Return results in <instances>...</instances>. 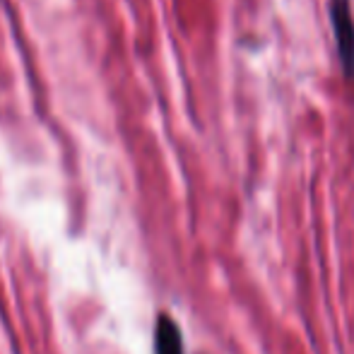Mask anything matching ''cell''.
I'll list each match as a JSON object with an SVG mask.
<instances>
[{"label":"cell","mask_w":354,"mask_h":354,"mask_svg":"<svg viewBox=\"0 0 354 354\" xmlns=\"http://www.w3.org/2000/svg\"><path fill=\"white\" fill-rule=\"evenodd\" d=\"M333 34H335L337 61L342 68V77L354 82V12L352 0H328Z\"/></svg>","instance_id":"obj_1"},{"label":"cell","mask_w":354,"mask_h":354,"mask_svg":"<svg viewBox=\"0 0 354 354\" xmlns=\"http://www.w3.org/2000/svg\"><path fill=\"white\" fill-rule=\"evenodd\" d=\"M154 354H183L181 328L164 311L154 321Z\"/></svg>","instance_id":"obj_2"}]
</instances>
